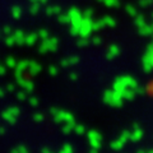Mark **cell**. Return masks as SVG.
I'll use <instances>...</instances> for the list:
<instances>
[{"mask_svg":"<svg viewBox=\"0 0 153 153\" xmlns=\"http://www.w3.org/2000/svg\"><path fill=\"white\" fill-rule=\"evenodd\" d=\"M138 85H139V84H138L137 79L133 78L131 75H120V76H117V78L114 80L112 89H115L116 92H119L121 94V92L125 88H134V89H137Z\"/></svg>","mask_w":153,"mask_h":153,"instance_id":"1","label":"cell"},{"mask_svg":"<svg viewBox=\"0 0 153 153\" xmlns=\"http://www.w3.org/2000/svg\"><path fill=\"white\" fill-rule=\"evenodd\" d=\"M102 100H103L105 103L108 105V106H111V107H121L124 105V98L121 97V94L112 88L105 91Z\"/></svg>","mask_w":153,"mask_h":153,"instance_id":"2","label":"cell"},{"mask_svg":"<svg viewBox=\"0 0 153 153\" xmlns=\"http://www.w3.org/2000/svg\"><path fill=\"white\" fill-rule=\"evenodd\" d=\"M50 114L54 121L56 124H64V123H69V121H75V117L74 115L66 111V110H61V108H57V107H52L50 110Z\"/></svg>","mask_w":153,"mask_h":153,"instance_id":"3","label":"cell"},{"mask_svg":"<svg viewBox=\"0 0 153 153\" xmlns=\"http://www.w3.org/2000/svg\"><path fill=\"white\" fill-rule=\"evenodd\" d=\"M87 140L89 143L91 148L100 149L103 143V137H102V134L97 130H89V131H87Z\"/></svg>","mask_w":153,"mask_h":153,"instance_id":"4","label":"cell"},{"mask_svg":"<svg viewBox=\"0 0 153 153\" xmlns=\"http://www.w3.org/2000/svg\"><path fill=\"white\" fill-rule=\"evenodd\" d=\"M128 142H129V130H124V131H121V134L116 139L110 143V147H111L114 151H121Z\"/></svg>","mask_w":153,"mask_h":153,"instance_id":"5","label":"cell"},{"mask_svg":"<svg viewBox=\"0 0 153 153\" xmlns=\"http://www.w3.org/2000/svg\"><path fill=\"white\" fill-rule=\"evenodd\" d=\"M143 135H144V131H143V129L139 126V124H137V123L133 124L131 130H129V140L137 143L142 139Z\"/></svg>","mask_w":153,"mask_h":153,"instance_id":"6","label":"cell"},{"mask_svg":"<svg viewBox=\"0 0 153 153\" xmlns=\"http://www.w3.org/2000/svg\"><path fill=\"white\" fill-rule=\"evenodd\" d=\"M137 96V92L134 88H125L121 92V97L124 98V101H133Z\"/></svg>","mask_w":153,"mask_h":153,"instance_id":"7","label":"cell"},{"mask_svg":"<svg viewBox=\"0 0 153 153\" xmlns=\"http://www.w3.org/2000/svg\"><path fill=\"white\" fill-rule=\"evenodd\" d=\"M143 69H144L146 73H151L153 66H152V61H151V57L149 55H146L144 57H143Z\"/></svg>","mask_w":153,"mask_h":153,"instance_id":"8","label":"cell"},{"mask_svg":"<svg viewBox=\"0 0 153 153\" xmlns=\"http://www.w3.org/2000/svg\"><path fill=\"white\" fill-rule=\"evenodd\" d=\"M74 125H75V121H69V123H64L63 125H61V131H63L65 135H68L73 131L74 129Z\"/></svg>","mask_w":153,"mask_h":153,"instance_id":"9","label":"cell"},{"mask_svg":"<svg viewBox=\"0 0 153 153\" xmlns=\"http://www.w3.org/2000/svg\"><path fill=\"white\" fill-rule=\"evenodd\" d=\"M41 70H42V66L40 64H37V63H31L30 64V73L31 75H37L38 73H41Z\"/></svg>","mask_w":153,"mask_h":153,"instance_id":"10","label":"cell"},{"mask_svg":"<svg viewBox=\"0 0 153 153\" xmlns=\"http://www.w3.org/2000/svg\"><path fill=\"white\" fill-rule=\"evenodd\" d=\"M79 61L78 57H69V59H65L61 61V66H64V68H66V66H70V65H75L76 63Z\"/></svg>","mask_w":153,"mask_h":153,"instance_id":"11","label":"cell"},{"mask_svg":"<svg viewBox=\"0 0 153 153\" xmlns=\"http://www.w3.org/2000/svg\"><path fill=\"white\" fill-rule=\"evenodd\" d=\"M57 153H74V148L70 143H64Z\"/></svg>","mask_w":153,"mask_h":153,"instance_id":"12","label":"cell"},{"mask_svg":"<svg viewBox=\"0 0 153 153\" xmlns=\"http://www.w3.org/2000/svg\"><path fill=\"white\" fill-rule=\"evenodd\" d=\"M73 131L76 134V135H83V134L87 133V129H85V126L82 125V124H75Z\"/></svg>","mask_w":153,"mask_h":153,"instance_id":"13","label":"cell"},{"mask_svg":"<svg viewBox=\"0 0 153 153\" xmlns=\"http://www.w3.org/2000/svg\"><path fill=\"white\" fill-rule=\"evenodd\" d=\"M19 83L23 85V88H25L27 92H32V91H33V87H35V85H33V83L31 82V80H28V79H23L22 82L19 80Z\"/></svg>","mask_w":153,"mask_h":153,"instance_id":"14","label":"cell"},{"mask_svg":"<svg viewBox=\"0 0 153 153\" xmlns=\"http://www.w3.org/2000/svg\"><path fill=\"white\" fill-rule=\"evenodd\" d=\"M117 54H119V50L116 49V47H111V49L108 50V52H107V59L108 60H112Z\"/></svg>","mask_w":153,"mask_h":153,"instance_id":"15","label":"cell"},{"mask_svg":"<svg viewBox=\"0 0 153 153\" xmlns=\"http://www.w3.org/2000/svg\"><path fill=\"white\" fill-rule=\"evenodd\" d=\"M33 120H35V123H42L45 120V116L42 112H35L33 114Z\"/></svg>","mask_w":153,"mask_h":153,"instance_id":"16","label":"cell"},{"mask_svg":"<svg viewBox=\"0 0 153 153\" xmlns=\"http://www.w3.org/2000/svg\"><path fill=\"white\" fill-rule=\"evenodd\" d=\"M50 75H52V76H55V75H57L59 74V69L56 68V66H54V65H51V66H49V71H47Z\"/></svg>","mask_w":153,"mask_h":153,"instance_id":"17","label":"cell"},{"mask_svg":"<svg viewBox=\"0 0 153 153\" xmlns=\"http://www.w3.org/2000/svg\"><path fill=\"white\" fill-rule=\"evenodd\" d=\"M69 79L71 80V82H76V79H78V74H76L75 71H71V73L69 74Z\"/></svg>","mask_w":153,"mask_h":153,"instance_id":"18","label":"cell"},{"mask_svg":"<svg viewBox=\"0 0 153 153\" xmlns=\"http://www.w3.org/2000/svg\"><path fill=\"white\" fill-rule=\"evenodd\" d=\"M30 105L31 106H38V98H36V97H31L30 98Z\"/></svg>","mask_w":153,"mask_h":153,"instance_id":"19","label":"cell"},{"mask_svg":"<svg viewBox=\"0 0 153 153\" xmlns=\"http://www.w3.org/2000/svg\"><path fill=\"white\" fill-rule=\"evenodd\" d=\"M14 153H30V152H28V149H27L26 147H23V146H22V147H19Z\"/></svg>","mask_w":153,"mask_h":153,"instance_id":"20","label":"cell"},{"mask_svg":"<svg viewBox=\"0 0 153 153\" xmlns=\"http://www.w3.org/2000/svg\"><path fill=\"white\" fill-rule=\"evenodd\" d=\"M147 91H148V92H149V93L153 96V80H151L149 84L147 85Z\"/></svg>","mask_w":153,"mask_h":153,"instance_id":"21","label":"cell"},{"mask_svg":"<svg viewBox=\"0 0 153 153\" xmlns=\"http://www.w3.org/2000/svg\"><path fill=\"white\" fill-rule=\"evenodd\" d=\"M137 153H153V148H151V149H139Z\"/></svg>","mask_w":153,"mask_h":153,"instance_id":"22","label":"cell"},{"mask_svg":"<svg viewBox=\"0 0 153 153\" xmlns=\"http://www.w3.org/2000/svg\"><path fill=\"white\" fill-rule=\"evenodd\" d=\"M41 153H54V152H52V151L50 149V148H42Z\"/></svg>","mask_w":153,"mask_h":153,"instance_id":"23","label":"cell"},{"mask_svg":"<svg viewBox=\"0 0 153 153\" xmlns=\"http://www.w3.org/2000/svg\"><path fill=\"white\" fill-rule=\"evenodd\" d=\"M88 153H98V149H96V148H91Z\"/></svg>","mask_w":153,"mask_h":153,"instance_id":"24","label":"cell"},{"mask_svg":"<svg viewBox=\"0 0 153 153\" xmlns=\"http://www.w3.org/2000/svg\"><path fill=\"white\" fill-rule=\"evenodd\" d=\"M19 98L25 100V98H26V94H25V93H19Z\"/></svg>","mask_w":153,"mask_h":153,"instance_id":"25","label":"cell"}]
</instances>
